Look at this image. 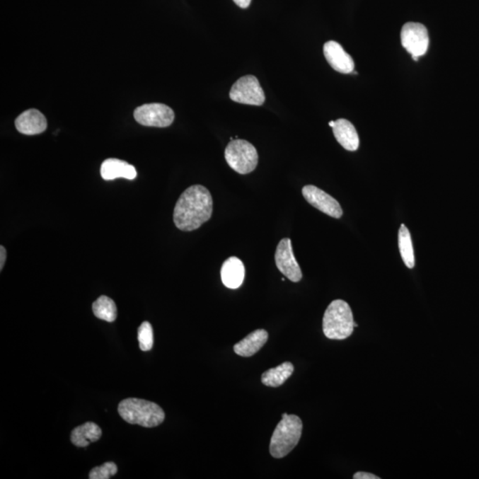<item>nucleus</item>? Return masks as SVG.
I'll return each mask as SVG.
<instances>
[{
  "mask_svg": "<svg viewBox=\"0 0 479 479\" xmlns=\"http://www.w3.org/2000/svg\"><path fill=\"white\" fill-rule=\"evenodd\" d=\"M213 200L209 191L202 185L187 188L175 205L173 221L184 232L197 230L211 219Z\"/></svg>",
  "mask_w": 479,
  "mask_h": 479,
  "instance_id": "1",
  "label": "nucleus"
},
{
  "mask_svg": "<svg viewBox=\"0 0 479 479\" xmlns=\"http://www.w3.org/2000/svg\"><path fill=\"white\" fill-rule=\"evenodd\" d=\"M118 412L125 422L146 428L163 424L166 414L158 405L141 398H130L120 402Z\"/></svg>",
  "mask_w": 479,
  "mask_h": 479,
  "instance_id": "2",
  "label": "nucleus"
},
{
  "mask_svg": "<svg viewBox=\"0 0 479 479\" xmlns=\"http://www.w3.org/2000/svg\"><path fill=\"white\" fill-rule=\"evenodd\" d=\"M323 333L332 340H344L352 334L354 320L351 307L344 300L337 299L325 311Z\"/></svg>",
  "mask_w": 479,
  "mask_h": 479,
  "instance_id": "3",
  "label": "nucleus"
},
{
  "mask_svg": "<svg viewBox=\"0 0 479 479\" xmlns=\"http://www.w3.org/2000/svg\"><path fill=\"white\" fill-rule=\"evenodd\" d=\"M303 422L299 416L288 415L282 418L272 433L270 442L271 456L276 459L288 456L301 439Z\"/></svg>",
  "mask_w": 479,
  "mask_h": 479,
  "instance_id": "4",
  "label": "nucleus"
},
{
  "mask_svg": "<svg viewBox=\"0 0 479 479\" xmlns=\"http://www.w3.org/2000/svg\"><path fill=\"white\" fill-rule=\"evenodd\" d=\"M225 158L234 171L242 175L253 173L258 163L256 148L244 139H232L226 146Z\"/></svg>",
  "mask_w": 479,
  "mask_h": 479,
  "instance_id": "5",
  "label": "nucleus"
},
{
  "mask_svg": "<svg viewBox=\"0 0 479 479\" xmlns=\"http://www.w3.org/2000/svg\"><path fill=\"white\" fill-rule=\"evenodd\" d=\"M400 37L402 45L415 62L427 52L429 44V34L427 29L422 24L405 23L402 27Z\"/></svg>",
  "mask_w": 479,
  "mask_h": 479,
  "instance_id": "6",
  "label": "nucleus"
},
{
  "mask_svg": "<svg viewBox=\"0 0 479 479\" xmlns=\"http://www.w3.org/2000/svg\"><path fill=\"white\" fill-rule=\"evenodd\" d=\"M229 97L237 103L253 106H261L265 100L264 91L254 76H246L237 80L230 90Z\"/></svg>",
  "mask_w": 479,
  "mask_h": 479,
  "instance_id": "7",
  "label": "nucleus"
},
{
  "mask_svg": "<svg viewBox=\"0 0 479 479\" xmlns=\"http://www.w3.org/2000/svg\"><path fill=\"white\" fill-rule=\"evenodd\" d=\"M134 118L144 127L164 128L173 123L175 115L173 110L166 105L151 103L136 108Z\"/></svg>",
  "mask_w": 479,
  "mask_h": 479,
  "instance_id": "8",
  "label": "nucleus"
},
{
  "mask_svg": "<svg viewBox=\"0 0 479 479\" xmlns=\"http://www.w3.org/2000/svg\"><path fill=\"white\" fill-rule=\"evenodd\" d=\"M275 264L278 270L292 282L301 281L303 274L301 268L294 256L292 240L283 238L276 248Z\"/></svg>",
  "mask_w": 479,
  "mask_h": 479,
  "instance_id": "9",
  "label": "nucleus"
},
{
  "mask_svg": "<svg viewBox=\"0 0 479 479\" xmlns=\"http://www.w3.org/2000/svg\"><path fill=\"white\" fill-rule=\"evenodd\" d=\"M302 194L311 205L325 214L334 219H340L342 216L340 204L319 187L313 186V185H307L303 187Z\"/></svg>",
  "mask_w": 479,
  "mask_h": 479,
  "instance_id": "10",
  "label": "nucleus"
},
{
  "mask_svg": "<svg viewBox=\"0 0 479 479\" xmlns=\"http://www.w3.org/2000/svg\"><path fill=\"white\" fill-rule=\"evenodd\" d=\"M323 52L328 64L335 71L342 73V74H350L354 71V61L337 42H327L324 45Z\"/></svg>",
  "mask_w": 479,
  "mask_h": 479,
  "instance_id": "11",
  "label": "nucleus"
},
{
  "mask_svg": "<svg viewBox=\"0 0 479 479\" xmlns=\"http://www.w3.org/2000/svg\"><path fill=\"white\" fill-rule=\"evenodd\" d=\"M16 127L21 134L37 135L47 130V121L40 110L33 108L23 112L16 118Z\"/></svg>",
  "mask_w": 479,
  "mask_h": 479,
  "instance_id": "12",
  "label": "nucleus"
},
{
  "mask_svg": "<svg viewBox=\"0 0 479 479\" xmlns=\"http://www.w3.org/2000/svg\"><path fill=\"white\" fill-rule=\"evenodd\" d=\"M220 274L223 284L226 288L236 289L243 284L246 277V267L239 258L231 257L224 262Z\"/></svg>",
  "mask_w": 479,
  "mask_h": 479,
  "instance_id": "13",
  "label": "nucleus"
},
{
  "mask_svg": "<svg viewBox=\"0 0 479 479\" xmlns=\"http://www.w3.org/2000/svg\"><path fill=\"white\" fill-rule=\"evenodd\" d=\"M100 174L105 180H113L118 178L132 180L137 177V171L125 161L110 158L101 164Z\"/></svg>",
  "mask_w": 479,
  "mask_h": 479,
  "instance_id": "14",
  "label": "nucleus"
},
{
  "mask_svg": "<svg viewBox=\"0 0 479 479\" xmlns=\"http://www.w3.org/2000/svg\"><path fill=\"white\" fill-rule=\"evenodd\" d=\"M333 134L339 144L348 151H356L359 149L358 132L351 122L342 118L335 121Z\"/></svg>",
  "mask_w": 479,
  "mask_h": 479,
  "instance_id": "15",
  "label": "nucleus"
},
{
  "mask_svg": "<svg viewBox=\"0 0 479 479\" xmlns=\"http://www.w3.org/2000/svg\"><path fill=\"white\" fill-rule=\"evenodd\" d=\"M268 340V333L265 330H257L251 332L242 341L233 346V351L237 355L251 357L260 351Z\"/></svg>",
  "mask_w": 479,
  "mask_h": 479,
  "instance_id": "16",
  "label": "nucleus"
},
{
  "mask_svg": "<svg viewBox=\"0 0 479 479\" xmlns=\"http://www.w3.org/2000/svg\"><path fill=\"white\" fill-rule=\"evenodd\" d=\"M101 434L103 432L99 426L94 422H88L73 429L71 439L73 445L86 447L88 446L91 442H98Z\"/></svg>",
  "mask_w": 479,
  "mask_h": 479,
  "instance_id": "17",
  "label": "nucleus"
},
{
  "mask_svg": "<svg viewBox=\"0 0 479 479\" xmlns=\"http://www.w3.org/2000/svg\"><path fill=\"white\" fill-rule=\"evenodd\" d=\"M294 372L292 363L284 362L265 371L261 376V382L265 386L279 387L282 386L292 376Z\"/></svg>",
  "mask_w": 479,
  "mask_h": 479,
  "instance_id": "18",
  "label": "nucleus"
},
{
  "mask_svg": "<svg viewBox=\"0 0 479 479\" xmlns=\"http://www.w3.org/2000/svg\"><path fill=\"white\" fill-rule=\"evenodd\" d=\"M398 249H400L401 258L405 265L408 268H414L415 253L411 234L404 224L401 225L400 230H398Z\"/></svg>",
  "mask_w": 479,
  "mask_h": 479,
  "instance_id": "19",
  "label": "nucleus"
},
{
  "mask_svg": "<svg viewBox=\"0 0 479 479\" xmlns=\"http://www.w3.org/2000/svg\"><path fill=\"white\" fill-rule=\"evenodd\" d=\"M93 312L98 319L113 323L117 317V308L113 300L101 296L93 304Z\"/></svg>",
  "mask_w": 479,
  "mask_h": 479,
  "instance_id": "20",
  "label": "nucleus"
},
{
  "mask_svg": "<svg viewBox=\"0 0 479 479\" xmlns=\"http://www.w3.org/2000/svg\"><path fill=\"white\" fill-rule=\"evenodd\" d=\"M138 340L139 348L143 352H149L154 345V332L151 324L144 321L138 328Z\"/></svg>",
  "mask_w": 479,
  "mask_h": 479,
  "instance_id": "21",
  "label": "nucleus"
},
{
  "mask_svg": "<svg viewBox=\"0 0 479 479\" xmlns=\"http://www.w3.org/2000/svg\"><path fill=\"white\" fill-rule=\"evenodd\" d=\"M117 473V466L112 461H108L100 467L93 468L90 471V479H108Z\"/></svg>",
  "mask_w": 479,
  "mask_h": 479,
  "instance_id": "22",
  "label": "nucleus"
},
{
  "mask_svg": "<svg viewBox=\"0 0 479 479\" xmlns=\"http://www.w3.org/2000/svg\"><path fill=\"white\" fill-rule=\"evenodd\" d=\"M353 478L354 479H380L377 475L368 473V472H357L353 475Z\"/></svg>",
  "mask_w": 479,
  "mask_h": 479,
  "instance_id": "23",
  "label": "nucleus"
},
{
  "mask_svg": "<svg viewBox=\"0 0 479 479\" xmlns=\"http://www.w3.org/2000/svg\"><path fill=\"white\" fill-rule=\"evenodd\" d=\"M6 260V250L4 246H0V271L3 270Z\"/></svg>",
  "mask_w": 479,
  "mask_h": 479,
  "instance_id": "24",
  "label": "nucleus"
},
{
  "mask_svg": "<svg viewBox=\"0 0 479 479\" xmlns=\"http://www.w3.org/2000/svg\"><path fill=\"white\" fill-rule=\"evenodd\" d=\"M233 2L241 8H249L251 0H233Z\"/></svg>",
  "mask_w": 479,
  "mask_h": 479,
  "instance_id": "25",
  "label": "nucleus"
},
{
  "mask_svg": "<svg viewBox=\"0 0 479 479\" xmlns=\"http://www.w3.org/2000/svg\"><path fill=\"white\" fill-rule=\"evenodd\" d=\"M328 125H330V127L333 128L334 125H335V121H330V124H328Z\"/></svg>",
  "mask_w": 479,
  "mask_h": 479,
  "instance_id": "26",
  "label": "nucleus"
}]
</instances>
